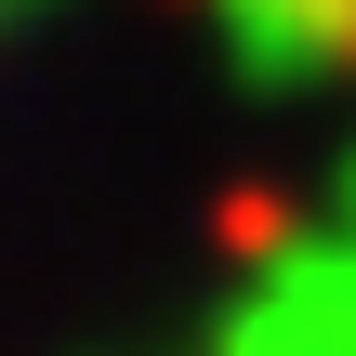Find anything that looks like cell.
<instances>
[{
	"label": "cell",
	"instance_id": "6da1fadb",
	"mask_svg": "<svg viewBox=\"0 0 356 356\" xmlns=\"http://www.w3.org/2000/svg\"><path fill=\"white\" fill-rule=\"evenodd\" d=\"M211 13H251V26H277V40H304V53L356 66V0H211Z\"/></svg>",
	"mask_w": 356,
	"mask_h": 356
}]
</instances>
